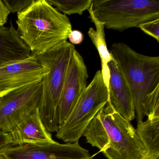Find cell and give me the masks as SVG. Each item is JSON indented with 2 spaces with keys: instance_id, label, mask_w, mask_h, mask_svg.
Returning <instances> with one entry per match:
<instances>
[{
  "instance_id": "cell-21",
  "label": "cell",
  "mask_w": 159,
  "mask_h": 159,
  "mask_svg": "<svg viewBox=\"0 0 159 159\" xmlns=\"http://www.w3.org/2000/svg\"><path fill=\"white\" fill-rule=\"evenodd\" d=\"M10 145H11V141L9 133H5L0 130V151Z\"/></svg>"
},
{
  "instance_id": "cell-23",
  "label": "cell",
  "mask_w": 159,
  "mask_h": 159,
  "mask_svg": "<svg viewBox=\"0 0 159 159\" xmlns=\"http://www.w3.org/2000/svg\"><path fill=\"white\" fill-rule=\"evenodd\" d=\"M0 159H4L3 157H2V156L1 155V154H0Z\"/></svg>"
},
{
  "instance_id": "cell-22",
  "label": "cell",
  "mask_w": 159,
  "mask_h": 159,
  "mask_svg": "<svg viewBox=\"0 0 159 159\" xmlns=\"http://www.w3.org/2000/svg\"><path fill=\"white\" fill-rule=\"evenodd\" d=\"M143 159H159V157H146Z\"/></svg>"
},
{
  "instance_id": "cell-11",
  "label": "cell",
  "mask_w": 159,
  "mask_h": 159,
  "mask_svg": "<svg viewBox=\"0 0 159 159\" xmlns=\"http://www.w3.org/2000/svg\"><path fill=\"white\" fill-rule=\"evenodd\" d=\"M110 79L108 90L109 101L118 113L131 121L135 117V111L131 93L113 59L108 64Z\"/></svg>"
},
{
  "instance_id": "cell-19",
  "label": "cell",
  "mask_w": 159,
  "mask_h": 159,
  "mask_svg": "<svg viewBox=\"0 0 159 159\" xmlns=\"http://www.w3.org/2000/svg\"><path fill=\"white\" fill-rule=\"evenodd\" d=\"M68 39L71 44H79L83 41V34L79 30H72L69 35Z\"/></svg>"
},
{
  "instance_id": "cell-4",
  "label": "cell",
  "mask_w": 159,
  "mask_h": 159,
  "mask_svg": "<svg viewBox=\"0 0 159 159\" xmlns=\"http://www.w3.org/2000/svg\"><path fill=\"white\" fill-rule=\"evenodd\" d=\"M75 49L73 44L65 40L42 53H31L49 70L42 80V93L38 109L41 119L50 133L56 132L59 127L58 104Z\"/></svg>"
},
{
  "instance_id": "cell-7",
  "label": "cell",
  "mask_w": 159,
  "mask_h": 159,
  "mask_svg": "<svg viewBox=\"0 0 159 159\" xmlns=\"http://www.w3.org/2000/svg\"><path fill=\"white\" fill-rule=\"evenodd\" d=\"M43 81L11 92L0 98V130L11 133L39 106Z\"/></svg>"
},
{
  "instance_id": "cell-14",
  "label": "cell",
  "mask_w": 159,
  "mask_h": 159,
  "mask_svg": "<svg viewBox=\"0 0 159 159\" xmlns=\"http://www.w3.org/2000/svg\"><path fill=\"white\" fill-rule=\"evenodd\" d=\"M88 11L90 15L89 18L96 27V30L93 28H90L88 30V34L99 54L101 59L102 67L101 71L103 80L108 88L110 79L108 64L113 60V58L107 47L104 24L98 21L95 16L91 7Z\"/></svg>"
},
{
  "instance_id": "cell-2",
  "label": "cell",
  "mask_w": 159,
  "mask_h": 159,
  "mask_svg": "<svg viewBox=\"0 0 159 159\" xmlns=\"http://www.w3.org/2000/svg\"><path fill=\"white\" fill-rule=\"evenodd\" d=\"M83 136L108 159H143L146 150L130 121L109 101L89 123Z\"/></svg>"
},
{
  "instance_id": "cell-8",
  "label": "cell",
  "mask_w": 159,
  "mask_h": 159,
  "mask_svg": "<svg viewBox=\"0 0 159 159\" xmlns=\"http://www.w3.org/2000/svg\"><path fill=\"white\" fill-rule=\"evenodd\" d=\"M4 159H93L87 150L77 143L10 145L0 151Z\"/></svg>"
},
{
  "instance_id": "cell-9",
  "label": "cell",
  "mask_w": 159,
  "mask_h": 159,
  "mask_svg": "<svg viewBox=\"0 0 159 159\" xmlns=\"http://www.w3.org/2000/svg\"><path fill=\"white\" fill-rule=\"evenodd\" d=\"M49 70L31 54L29 58L0 66V98L42 81Z\"/></svg>"
},
{
  "instance_id": "cell-16",
  "label": "cell",
  "mask_w": 159,
  "mask_h": 159,
  "mask_svg": "<svg viewBox=\"0 0 159 159\" xmlns=\"http://www.w3.org/2000/svg\"><path fill=\"white\" fill-rule=\"evenodd\" d=\"M47 1L65 15L77 14L81 16L84 12L89 10L93 0H47Z\"/></svg>"
},
{
  "instance_id": "cell-1",
  "label": "cell",
  "mask_w": 159,
  "mask_h": 159,
  "mask_svg": "<svg viewBox=\"0 0 159 159\" xmlns=\"http://www.w3.org/2000/svg\"><path fill=\"white\" fill-rule=\"evenodd\" d=\"M131 93L138 123L159 117V57L141 54L123 43L110 52Z\"/></svg>"
},
{
  "instance_id": "cell-3",
  "label": "cell",
  "mask_w": 159,
  "mask_h": 159,
  "mask_svg": "<svg viewBox=\"0 0 159 159\" xmlns=\"http://www.w3.org/2000/svg\"><path fill=\"white\" fill-rule=\"evenodd\" d=\"M16 24L17 31L31 53H42L67 40L72 30L68 17L47 0H34L17 13Z\"/></svg>"
},
{
  "instance_id": "cell-12",
  "label": "cell",
  "mask_w": 159,
  "mask_h": 159,
  "mask_svg": "<svg viewBox=\"0 0 159 159\" xmlns=\"http://www.w3.org/2000/svg\"><path fill=\"white\" fill-rule=\"evenodd\" d=\"M9 134L11 145L13 146L40 144L54 141L41 119L38 108Z\"/></svg>"
},
{
  "instance_id": "cell-20",
  "label": "cell",
  "mask_w": 159,
  "mask_h": 159,
  "mask_svg": "<svg viewBox=\"0 0 159 159\" xmlns=\"http://www.w3.org/2000/svg\"><path fill=\"white\" fill-rule=\"evenodd\" d=\"M10 13L4 5L2 0H0V28L6 24Z\"/></svg>"
},
{
  "instance_id": "cell-5",
  "label": "cell",
  "mask_w": 159,
  "mask_h": 159,
  "mask_svg": "<svg viewBox=\"0 0 159 159\" xmlns=\"http://www.w3.org/2000/svg\"><path fill=\"white\" fill-rule=\"evenodd\" d=\"M91 7L105 28L120 32L159 19L156 0H93Z\"/></svg>"
},
{
  "instance_id": "cell-13",
  "label": "cell",
  "mask_w": 159,
  "mask_h": 159,
  "mask_svg": "<svg viewBox=\"0 0 159 159\" xmlns=\"http://www.w3.org/2000/svg\"><path fill=\"white\" fill-rule=\"evenodd\" d=\"M31 52L12 23L0 28V66L30 57Z\"/></svg>"
},
{
  "instance_id": "cell-18",
  "label": "cell",
  "mask_w": 159,
  "mask_h": 159,
  "mask_svg": "<svg viewBox=\"0 0 159 159\" xmlns=\"http://www.w3.org/2000/svg\"><path fill=\"white\" fill-rule=\"evenodd\" d=\"M144 33L159 42V19L142 23L139 27Z\"/></svg>"
},
{
  "instance_id": "cell-6",
  "label": "cell",
  "mask_w": 159,
  "mask_h": 159,
  "mask_svg": "<svg viewBox=\"0 0 159 159\" xmlns=\"http://www.w3.org/2000/svg\"><path fill=\"white\" fill-rule=\"evenodd\" d=\"M109 101L107 87L101 70H98L66 120L58 127L56 137L66 143L79 142L89 123Z\"/></svg>"
},
{
  "instance_id": "cell-10",
  "label": "cell",
  "mask_w": 159,
  "mask_h": 159,
  "mask_svg": "<svg viewBox=\"0 0 159 159\" xmlns=\"http://www.w3.org/2000/svg\"><path fill=\"white\" fill-rule=\"evenodd\" d=\"M87 67L80 53L73 51L58 107L59 127L66 120L87 86Z\"/></svg>"
},
{
  "instance_id": "cell-15",
  "label": "cell",
  "mask_w": 159,
  "mask_h": 159,
  "mask_svg": "<svg viewBox=\"0 0 159 159\" xmlns=\"http://www.w3.org/2000/svg\"><path fill=\"white\" fill-rule=\"evenodd\" d=\"M136 132L146 150L147 157H159V117L138 123Z\"/></svg>"
},
{
  "instance_id": "cell-17",
  "label": "cell",
  "mask_w": 159,
  "mask_h": 159,
  "mask_svg": "<svg viewBox=\"0 0 159 159\" xmlns=\"http://www.w3.org/2000/svg\"><path fill=\"white\" fill-rule=\"evenodd\" d=\"M34 0H2L11 13H19L26 9Z\"/></svg>"
}]
</instances>
